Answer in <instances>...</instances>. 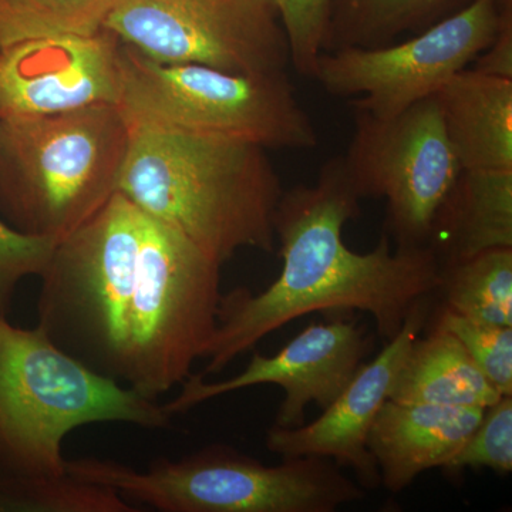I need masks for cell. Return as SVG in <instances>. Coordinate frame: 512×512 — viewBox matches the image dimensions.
Masks as SVG:
<instances>
[{
	"label": "cell",
	"mask_w": 512,
	"mask_h": 512,
	"mask_svg": "<svg viewBox=\"0 0 512 512\" xmlns=\"http://www.w3.org/2000/svg\"><path fill=\"white\" fill-rule=\"evenodd\" d=\"M483 413L480 407L386 400L367 436L380 484L400 493L424 471L443 466L466 443Z\"/></svg>",
	"instance_id": "obj_14"
},
{
	"label": "cell",
	"mask_w": 512,
	"mask_h": 512,
	"mask_svg": "<svg viewBox=\"0 0 512 512\" xmlns=\"http://www.w3.org/2000/svg\"><path fill=\"white\" fill-rule=\"evenodd\" d=\"M286 37L291 66L312 79L320 53L325 50L332 0H274Z\"/></svg>",
	"instance_id": "obj_25"
},
{
	"label": "cell",
	"mask_w": 512,
	"mask_h": 512,
	"mask_svg": "<svg viewBox=\"0 0 512 512\" xmlns=\"http://www.w3.org/2000/svg\"><path fill=\"white\" fill-rule=\"evenodd\" d=\"M117 0H0V49L43 37L90 36L104 29Z\"/></svg>",
	"instance_id": "obj_20"
},
{
	"label": "cell",
	"mask_w": 512,
	"mask_h": 512,
	"mask_svg": "<svg viewBox=\"0 0 512 512\" xmlns=\"http://www.w3.org/2000/svg\"><path fill=\"white\" fill-rule=\"evenodd\" d=\"M474 70L512 79V0H507L491 45L474 60Z\"/></svg>",
	"instance_id": "obj_26"
},
{
	"label": "cell",
	"mask_w": 512,
	"mask_h": 512,
	"mask_svg": "<svg viewBox=\"0 0 512 512\" xmlns=\"http://www.w3.org/2000/svg\"><path fill=\"white\" fill-rule=\"evenodd\" d=\"M119 192L224 265L244 248L275 252L281 177L265 148L130 127Z\"/></svg>",
	"instance_id": "obj_3"
},
{
	"label": "cell",
	"mask_w": 512,
	"mask_h": 512,
	"mask_svg": "<svg viewBox=\"0 0 512 512\" xmlns=\"http://www.w3.org/2000/svg\"><path fill=\"white\" fill-rule=\"evenodd\" d=\"M131 128L117 104L0 119V214L69 237L119 191Z\"/></svg>",
	"instance_id": "obj_5"
},
{
	"label": "cell",
	"mask_w": 512,
	"mask_h": 512,
	"mask_svg": "<svg viewBox=\"0 0 512 512\" xmlns=\"http://www.w3.org/2000/svg\"><path fill=\"white\" fill-rule=\"evenodd\" d=\"M507 0H473L431 28L383 47L320 53L312 79L355 111L389 120L434 96L493 42Z\"/></svg>",
	"instance_id": "obj_9"
},
{
	"label": "cell",
	"mask_w": 512,
	"mask_h": 512,
	"mask_svg": "<svg viewBox=\"0 0 512 512\" xmlns=\"http://www.w3.org/2000/svg\"><path fill=\"white\" fill-rule=\"evenodd\" d=\"M346 168L360 197L383 198L396 248L429 247L434 220L461 173L436 97L389 120L355 111Z\"/></svg>",
	"instance_id": "obj_10"
},
{
	"label": "cell",
	"mask_w": 512,
	"mask_h": 512,
	"mask_svg": "<svg viewBox=\"0 0 512 512\" xmlns=\"http://www.w3.org/2000/svg\"><path fill=\"white\" fill-rule=\"evenodd\" d=\"M59 242L20 231L0 217V315L8 316L22 279L45 274Z\"/></svg>",
	"instance_id": "obj_24"
},
{
	"label": "cell",
	"mask_w": 512,
	"mask_h": 512,
	"mask_svg": "<svg viewBox=\"0 0 512 512\" xmlns=\"http://www.w3.org/2000/svg\"><path fill=\"white\" fill-rule=\"evenodd\" d=\"M362 200L343 156L326 161L315 184L282 192L274 215L281 274L262 292L239 286L222 293L202 377L218 375L266 336L311 313H369L389 342L420 302L434 298L441 265L433 249L393 251L384 231L366 254L343 242V228L360 217Z\"/></svg>",
	"instance_id": "obj_1"
},
{
	"label": "cell",
	"mask_w": 512,
	"mask_h": 512,
	"mask_svg": "<svg viewBox=\"0 0 512 512\" xmlns=\"http://www.w3.org/2000/svg\"><path fill=\"white\" fill-rule=\"evenodd\" d=\"M164 404L101 376L0 315V476H63L67 434L96 423L170 429Z\"/></svg>",
	"instance_id": "obj_4"
},
{
	"label": "cell",
	"mask_w": 512,
	"mask_h": 512,
	"mask_svg": "<svg viewBox=\"0 0 512 512\" xmlns=\"http://www.w3.org/2000/svg\"><path fill=\"white\" fill-rule=\"evenodd\" d=\"M501 396L456 336L429 326L424 338L420 335L414 340L394 380L389 400L485 409Z\"/></svg>",
	"instance_id": "obj_17"
},
{
	"label": "cell",
	"mask_w": 512,
	"mask_h": 512,
	"mask_svg": "<svg viewBox=\"0 0 512 512\" xmlns=\"http://www.w3.org/2000/svg\"><path fill=\"white\" fill-rule=\"evenodd\" d=\"M440 308L512 328V248H495L441 266Z\"/></svg>",
	"instance_id": "obj_19"
},
{
	"label": "cell",
	"mask_w": 512,
	"mask_h": 512,
	"mask_svg": "<svg viewBox=\"0 0 512 512\" xmlns=\"http://www.w3.org/2000/svg\"><path fill=\"white\" fill-rule=\"evenodd\" d=\"M433 299V298H431ZM420 302L400 329L370 363H363L335 402L311 424L296 429L272 426L265 444L271 453L285 457L316 456L352 468L365 490L380 485L375 458L367 450V436L392 393L394 380L414 340L429 322L430 301Z\"/></svg>",
	"instance_id": "obj_13"
},
{
	"label": "cell",
	"mask_w": 512,
	"mask_h": 512,
	"mask_svg": "<svg viewBox=\"0 0 512 512\" xmlns=\"http://www.w3.org/2000/svg\"><path fill=\"white\" fill-rule=\"evenodd\" d=\"M104 29L160 63L235 74L291 67L274 0H117Z\"/></svg>",
	"instance_id": "obj_8"
},
{
	"label": "cell",
	"mask_w": 512,
	"mask_h": 512,
	"mask_svg": "<svg viewBox=\"0 0 512 512\" xmlns=\"http://www.w3.org/2000/svg\"><path fill=\"white\" fill-rule=\"evenodd\" d=\"M448 477L464 470H488L497 474L512 471V396H501L485 407L483 417L456 454L440 467Z\"/></svg>",
	"instance_id": "obj_23"
},
{
	"label": "cell",
	"mask_w": 512,
	"mask_h": 512,
	"mask_svg": "<svg viewBox=\"0 0 512 512\" xmlns=\"http://www.w3.org/2000/svg\"><path fill=\"white\" fill-rule=\"evenodd\" d=\"M72 476L161 512H335L363 500L365 488L325 457H285L278 466L212 444L138 471L97 457L66 461Z\"/></svg>",
	"instance_id": "obj_6"
},
{
	"label": "cell",
	"mask_w": 512,
	"mask_h": 512,
	"mask_svg": "<svg viewBox=\"0 0 512 512\" xmlns=\"http://www.w3.org/2000/svg\"><path fill=\"white\" fill-rule=\"evenodd\" d=\"M434 97L461 170H512V79L467 67Z\"/></svg>",
	"instance_id": "obj_15"
},
{
	"label": "cell",
	"mask_w": 512,
	"mask_h": 512,
	"mask_svg": "<svg viewBox=\"0 0 512 512\" xmlns=\"http://www.w3.org/2000/svg\"><path fill=\"white\" fill-rule=\"evenodd\" d=\"M373 348L375 336L359 320L335 316L330 322L312 323L274 356L254 352L244 372L231 379L210 383L200 373L191 375L164 409L175 416L224 394L275 384L284 389L285 399L274 426L296 429L305 424L311 404L325 410L335 402Z\"/></svg>",
	"instance_id": "obj_11"
},
{
	"label": "cell",
	"mask_w": 512,
	"mask_h": 512,
	"mask_svg": "<svg viewBox=\"0 0 512 512\" xmlns=\"http://www.w3.org/2000/svg\"><path fill=\"white\" fill-rule=\"evenodd\" d=\"M441 266L512 248V170H461L429 242Z\"/></svg>",
	"instance_id": "obj_16"
},
{
	"label": "cell",
	"mask_w": 512,
	"mask_h": 512,
	"mask_svg": "<svg viewBox=\"0 0 512 512\" xmlns=\"http://www.w3.org/2000/svg\"><path fill=\"white\" fill-rule=\"evenodd\" d=\"M221 269L146 212L121 242L101 305L110 379L154 400L181 386L217 329Z\"/></svg>",
	"instance_id": "obj_2"
},
{
	"label": "cell",
	"mask_w": 512,
	"mask_h": 512,
	"mask_svg": "<svg viewBox=\"0 0 512 512\" xmlns=\"http://www.w3.org/2000/svg\"><path fill=\"white\" fill-rule=\"evenodd\" d=\"M117 107L130 127L245 141L265 148L309 150L318 131L288 72L235 74L148 59L119 45Z\"/></svg>",
	"instance_id": "obj_7"
},
{
	"label": "cell",
	"mask_w": 512,
	"mask_h": 512,
	"mask_svg": "<svg viewBox=\"0 0 512 512\" xmlns=\"http://www.w3.org/2000/svg\"><path fill=\"white\" fill-rule=\"evenodd\" d=\"M473 0H332L325 50L375 49L417 35Z\"/></svg>",
	"instance_id": "obj_18"
},
{
	"label": "cell",
	"mask_w": 512,
	"mask_h": 512,
	"mask_svg": "<svg viewBox=\"0 0 512 512\" xmlns=\"http://www.w3.org/2000/svg\"><path fill=\"white\" fill-rule=\"evenodd\" d=\"M430 326L460 340L488 382L503 396H512V328L488 325L447 309H437Z\"/></svg>",
	"instance_id": "obj_22"
},
{
	"label": "cell",
	"mask_w": 512,
	"mask_h": 512,
	"mask_svg": "<svg viewBox=\"0 0 512 512\" xmlns=\"http://www.w3.org/2000/svg\"><path fill=\"white\" fill-rule=\"evenodd\" d=\"M104 485L63 476H0V512H137Z\"/></svg>",
	"instance_id": "obj_21"
},
{
	"label": "cell",
	"mask_w": 512,
	"mask_h": 512,
	"mask_svg": "<svg viewBox=\"0 0 512 512\" xmlns=\"http://www.w3.org/2000/svg\"><path fill=\"white\" fill-rule=\"evenodd\" d=\"M120 40L106 29L90 36L43 37L0 49V119L117 104Z\"/></svg>",
	"instance_id": "obj_12"
}]
</instances>
